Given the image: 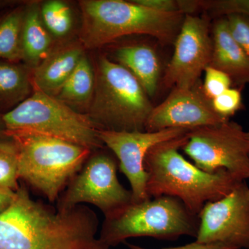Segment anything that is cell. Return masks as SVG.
<instances>
[{"instance_id":"27","label":"cell","mask_w":249,"mask_h":249,"mask_svg":"<svg viewBox=\"0 0 249 249\" xmlns=\"http://www.w3.org/2000/svg\"><path fill=\"white\" fill-rule=\"evenodd\" d=\"M134 2L142 6L166 14L180 13L178 0H133Z\"/></svg>"},{"instance_id":"19","label":"cell","mask_w":249,"mask_h":249,"mask_svg":"<svg viewBox=\"0 0 249 249\" xmlns=\"http://www.w3.org/2000/svg\"><path fill=\"white\" fill-rule=\"evenodd\" d=\"M31 74L25 65L0 60V105L17 106L30 96L34 91Z\"/></svg>"},{"instance_id":"29","label":"cell","mask_w":249,"mask_h":249,"mask_svg":"<svg viewBox=\"0 0 249 249\" xmlns=\"http://www.w3.org/2000/svg\"><path fill=\"white\" fill-rule=\"evenodd\" d=\"M179 12L183 15H195L201 10L200 0H178Z\"/></svg>"},{"instance_id":"24","label":"cell","mask_w":249,"mask_h":249,"mask_svg":"<svg viewBox=\"0 0 249 249\" xmlns=\"http://www.w3.org/2000/svg\"><path fill=\"white\" fill-rule=\"evenodd\" d=\"M212 106L219 115L229 119L242 107L240 90L237 88H229L212 100Z\"/></svg>"},{"instance_id":"2","label":"cell","mask_w":249,"mask_h":249,"mask_svg":"<svg viewBox=\"0 0 249 249\" xmlns=\"http://www.w3.org/2000/svg\"><path fill=\"white\" fill-rule=\"evenodd\" d=\"M188 133L160 142L147 152L146 189L150 198H178L198 215L206 203L222 199L243 181L226 170L206 173L187 160L178 151L188 141Z\"/></svg>"},{"instance_id":"31","label":"cell","mask_w":249,"mask_h":249,"mask_svg":"<svg viewBox=\"0 0 249 249\" xmlns=\"http://www.w3.org/2000/svg\"><path fill=\"white\" fill-rule=\"evenodd\" d=\"M0 150L16 153V145L11 137L0 138Z\"/></svg>"},{"instance_id":"15","label":"cell","mask_w":249,"mask_h":249,"mask_svg":"<svg viewBox=\"0 0 249 249\" xmlns=\"http://www.w3.org/2000/svg\"><path fill=\"white\" fill-rule=\"evenodd\" d=\"M213 51L209 66L230 77L232 85L249 84V59L231 34L227 18H217L212 26Z\"/></svg>"},{"instance_id":"21","label":"cell","mask_w":249,"mask_h":249,"mask_svg":"<svg viewBox=\"0 0 249 249\" xmlns=\"http://www.w3.org/2000/svg\"><path fill=\"white\" fill-rule=\"evenodd\" d=\"M40 16L51 35L57 38L66 37L73 26V14L66 2L51 0L40 4Z\"/></svg>"},{"instance_id":"13","label":"cell","mask_w":249,"mask_h":249,"mask_svg":"<svg viewBox=\"0 0 249 249\" xmlns=\"http://www.w3.org/2000/svg\"><path fill=\"white\" fill-rule=\"evenodd\" d=\"M214 110L212 101L205 94L199 80L190 88H173L164 101L154 107L147 119L145 131L166 129L188 130L227 122Z\"/></svg>"},{"instance_id":"33","label":"cell","mask_w":249,"mask_h":249,"mask_svg":"<svg viewBox=\"0 0 249 249\" xmlns=\"http://www.w3.org/2000/svg\"><path fill=\"white\" fill-rule=\"evenodd\" d=\"M247 136H248L249 139V132H247Z\"/></svg>"},{"instance_id":"6","label":"cell","mask_w":249,"mask_h":249,"mask_svg":"<svg viewBox=\"0 0 249 249\" xmlns=\"http://www.w3.org/2000/svg\"><path fill=\"white\" fill-rule=\"evenodd\" d=\"M199 227L198 215L187 209L180 199L160 196L131 203L106 216L99 237L109 247L130 237L173 240L187 235L196 238Z\"/></svg>"},{"instance_id":"16","label":"cell","mask_w":249,"mask_h":249,"mask_svg":"<svg viewBox=\"0 0 249 249\" xmlns=\"http://www.w3.org/2000/svg\"><path fill=\"white\" fill-rule=\"evenodd\" d=\"M114 58L137 78L149 97L155 96L160 76V60L155 49L145 44L122 46L114 51Z\"/></svg>"},{"instance_id":"12","label":"cell","mask_w":249,"mask_h":249,"mask_svg":"<svg viewBox=\"0 0 249 249\" xmlns=\"http://www.w3.org/2000/svg\"><path fill=\"white\" fill-rule=\"evenodd\" d=\"M189 131L178 128L157 132L98 130L101 142L117 157L119 170L130 183L132 202H142L151 199L147 193V173L144 167V160L149 150L160 142L178 138Z\"/></svg>"},{"instance_id":"8","label":"cell","mask_w":249,"mask_h":249,"mask_svg":"<svg viewBox=\"0 0 249 249\" xmlns=\"http://www.w3.org/2000/svg\"><path fill=\"white\" fill-rule=\"evenodd\" d=\"M181 150L206 173L226 170L238 181L249 178V139L237 123L228 121L189 131Z\"/></svg>"},{"instance_id":"11","label":"cell","mask_w":249,"mask_h":249,"mask_svg":"<svg viewBox=\"0 0 249 249\" xmlns=\"http://www.w3.org/2000/svg\"><path fill=\"white\" fill-rule=\"evenodd\" d=\"M198 217L197 243L249 249V188L245 181L222 199L206 203Z\"/></svg>"},{"instance_id":"1","label":"cell","mask_w":249,"mask_h":249,"mask_svg":"<svg viewBox=\"0 0 249 249\" xmlns=\"http://www.w3.org/2000/svg\"><path fill=\"white\" fill-rule=\"evenodd\" d=\"M98 220L87 206L58 209L19 186L0 214V249H110L96 236Z\"/></svg>"},{"instance_id":"34","label":"cell","mask_w":249,"mask_h":249,"mask_svg":"<svg viewBox=\"0 0 249 249\" xmlns=\"http://www.w3.org/2000/svg\"></svg>"},{"instance_id":"25","label":"cell","mask_w":249,"mask_h":249,"mask_svg":"<svg viewBox=\"0 0 249 249\" xmlns=\"http://www.w3.org/2000/svg\"><path fill=\"white\" fill-rule=\"evenodd\" d=\"M205 78L202 83L205 94L212 101L221 93L229 89L232 85L230 77L224 72L209 66L205 70Z\"/></svg>"},{"instance_id":"14","label":"cell","mask_w":249,"mask_h":249,"mask_svg":"<svg viewBox=\"0 0 249 249\" xmlns=\"http://www.w3.org/2000/svg\"><path fill=\"white\" fill-rule=\"evenodd\" d=\"M85 55L80 42L55 47L40 65L32 70L34 90L55 97Z\"/></svg>"},{"instance_id":"23","label":"cell","mask_w":249,"mask_h":249,"mask_svg":"<svg viewBox=\"0 0 249 249\" xmlns=\"http://www.w3.org/2000/svg\"><path fill=\"white\" fill-rule=\"evenodd\" d=\"M18 178L16 154L0 150V186L17 191L19 188Z\"/></svg>"},{"instance_id":"7","label":"cell","mask_w":249,"mask_h":249,"mask_svg":"<svg viewBox=\"0 0 249 249\" xmlns=\"http://www.w3.org/2000/svg\"><path fill=\"white\" fill-rule=\"evenodd\" d=\"M1 119L6 132L42 134L73 142L91 151L104 147L98 136L99 129L86 114L36 90Z\"/></svg>"},{"instance_id":"17","label":"cell","mask_w":249,"mask_h":249,"mask_svg":"<svg viewBox=\"0 0 249 249\" xmlns=\"http://www.w3.org/2000/svg\"><path fill=\"white\" fill-rule=\"evenodd\" d=\"M23 60L34 70L55 48L53 36L45 27L40 16V4L31 2L25 6L22 30Z\"/></svg>"},{"instance_id":"20","label":"cell","mask_w":249,"mask_h":249,"mask_svg":"<svg viewBox=\"0 0 249 249\" xmlns=\"http://www.w3.org/2000/svg\"><path fill=\"white\" fill-rule=\"evenodd\" d=\"M25 6H20L0 18V60L19 62L23 60L22 30Z\"/></svg>"},{"instance_id":"26","label":"cell","mask_w":249,"mask_h":249,"mask_svg":"<svg viewBox=\"0 0 249 249\" xmlns=\"http://www.w3.org/2000/svg\"><path fill=\"white\" fill-rule=\"evenodd\" d=\"M227 18L232 37L249 59V18L232 15Z\"/></svg>"},{"instance_id":"3","label":"cell","mask_w":249,"mask_h":249,"mask_svg":"<svg viewBox=\"0 0 249 249\" xmlns=\"http://www.w3.org/2000/svg\"><path fill=\"white\" fill-rule=\"evenodd\" d=\"M82 25L80 42L96 49L124 36L146 35L161 45L175 43L185 15L158 12L123 0H83L79 2Z\"/></svg>"},{"instance_id":"30","label":"cell","mask_w":249,"mask_h":249,"mask_svg":"<svg viewBox=\"0 0 249 249\" xmlns=\"http://www.w3.org/2000/svg\"><path fill=\"white\" fill-rule=\"evenodd\" d=\"M16 196V191L0 186V214L11 206Z\"/></svg>"},{"instance_id":"10","label":"cell","mask_w":249,"mask_h":249,"mask_svg":"<svg viewBox=\"0 0 249 249\" xmlns=\"http://www.w3.org/2000/svg\"><path fill=\"white\" fill-rule=\"evenodd\" d=\"M211 18L186 15L175 42L173 57L162 78L165 88H190L200 80L211 62Z\"/></svg>"},{"instance_id":"4","label":"cell","mask_w":249,"mask_h":249,"mask_svg":"<svg viewBox=\"0 0 249 249\" xmlns=\"http://www.w3.org/2000/svg\"><path fill=\"white\" fill-rule=\"evenodd\" d=\"M86 115L100 130L145 132L154 106L137 78L124 67L101 55Z\"/></svg>"},{"instance_id":"18","label":"cell","mask_w":249,"mask_h":249,"mask_svg":"<svg viewBox=\"0 0 249 249\" xmlns=\"http://www.w3.org/2000/svg\"><path fill=\"white\" fill-rule=\"evenodd\" d=\"M95 70L86 54L82 58L55 98L80 112L88 111L94 93Z\"/></svg>"},{"instance_id":"9","label":"cell","mask_w":249,"mask_h":249,"mask_svg":"<svg viewBox=\"0 0 249 249\" xmlns=\"http://www.w3.org/2000/svg\"><path fill=\"white\" fill-rule=\"evenodd\" d=\"M98 150L91 154L62 191L57 209H69L88 203L101 209L106 217L132 203V192L118 178L119 162L110 154Z\"/></svg>"},{"instance_id":"22","label":"cell","mask_w":249,"mask_h":249,"mask_svg":"<svg viewBox=\"0 0 249 249\" xmlns=\"http://www.w3.org/2000/svg\"><path fill=\"white\" fill-rule=\"evenodd\" d=\"M201 10L210 18H227L232 15L249 18V0H200Z\"/></svg>"},{"instance_id":"28","label":"cell","mask_w":249,"mask_h":249,"mask_svg":"<svg viewBox=\"0 0 249 249\" xmlns=\"http://www.w3.org/2000/svg\"><path fill=\"white\" fill-rule=\"evenodd\" d=\"M126 245L130 249H147L142 248L139 246L131 245V244H126ZM163 249H238L235 247H230L223 244H199L196 242H193L185 246L181 247H172V248H166Z\"/></svg>"},{"instance_id":"32","label":"cell","mask_w":249,"mask_h":249,"mask_svg":"<svg viewBox=\"0 0 249 249\" xmlns=\"http://www.w3.org/2000/svg\"><path fill=\"white\" fill-rule=\"evenodd\" d=\"M8 137L9 136L6 134V129H5L2 121H1V119L0 118V138H5V137Z\"/></svg>"},{"instance_id":"5","label":"cell","mask_w":249,"mask_h":249,"mask_svg":"<svg viewBox=\"0 0 249 249\" xmlns=\"http://www.w3.org/2000/svg\"><path fill=\"white\" fill-rule=\"evenodd\" d=\"M14 140L19 178L51 202L62 191L91 155L87 147L33 132H6Z\"/></svg>"}]
</instances>
